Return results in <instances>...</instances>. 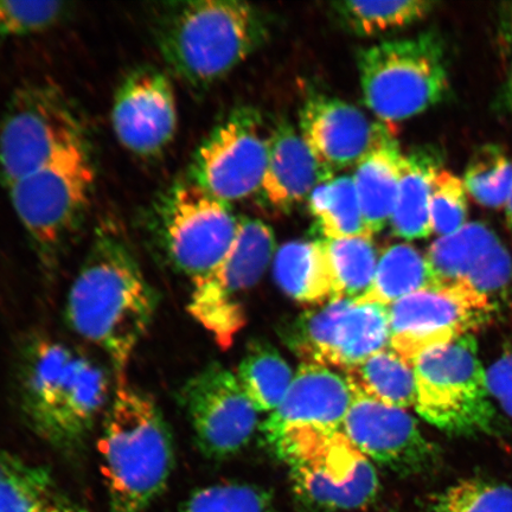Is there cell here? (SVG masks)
Returning <instances> with one entry per match:
<instances>
[{
    "mask_svg": "<svg viewBox=\"0 0 512 512\" xmlns=\"http://www.w3.org/2000/svg\"><path fill=\"white\" fill-rule=\"evenodd\" d=\"M158 296L124 234L105 223L70 287L67 319L83 339L104 351L118 382L156 315Z\"/></svg>",
    "mask_w": 512,
    "mask_h": 512,
    "instance_id": "obj_1",
    "label": "cell"
},
{
    "mask_svg": "<svg viewBox=\"0 0 512 512\" xmlns=\"http://www.w3.org/2000/svg\"><path fill=\"white\" fill-rule=\"evenodd\" d=\"M17 380L30 430L62 452H76L86 444L114 393L99 363L49 337H35L25 345Z\"/></svg>",
    "mask_w": 512,
    "mask_h": 512,
    "instance_id": "obj_2",
    "label": "cell"
},
{
    "mask_svg": "<svg viewBox=\"0 0 512 512\" xmlns=\"http://www.w3.org/2000/svg\"><path fill=\"white\" fill-rule=\"evenodd\" d=\"M155 38L171 72L202 88L220 81L270 36L264 11L240 0H190L164 5Z\"/></svg>",
    "mask_w": 512,
    "mask_h": 512,
    "instance_id": "obj_3",
    "label": "cell"
},
{
    "mask_svg": "<svg viewBox=\"0 0 512 512\" xmlns=\"http://www.w3.org/2000/svg\"><path fill=\"white\" fill-rule=\"evenodd\" d=\"M108 512H147L168 486L174 443L157 402L120 381L99 439Z\"/></svg>",
    "mask_w": 512,
    "mask_h": 512,
    "instance_id": "obj_4",
    "label": "cell"
},
{
    "mask_svg": "<svg viewBox=\"0 0 512 512\" xmlns=\"http://www.w3.org/2000/svg\"><path fill=\"white\" fill-rule=\"evenodd\" d=\"M357 66L364 102L387 125L430 110L450 89L444 44L433 32L374 44Z\"/></svg>",
    "mask_w": 512,
    "mask_h": 512,
    "instance_id": "obj_5",
    "label": "cell"
},
{
    "mask_svg": "<svg viewBox=\"0 0 512 512\" xmlns=\"http://www.w3.org/2000/svg\"><path fill=\"white\" fill-rule=\"evenodd\" d=\"M94 184L92 153L83 139L8 188L12 207L48 271L85 216Z\"/></svg>",
    "mask_w": 512,
    "mask_h": 512,
    "instance_id": "obj_6",
    "label": "cell"
},
{
    "mask_svg": "<svg viewBox=\"0 0 512 512\" xmlns=\"http://www.w3.org/2000/svg\"><path fill=\"white\" fill-rule=\"evenodd\" d=\"M413 368L414 407L422 418L450 434L495 432L497 414L473 335L426 352Z\"/></svg>",
    "mask_w": 512,
    "mask_h": 512,
    "instance_id": "obj_7",
    "label": "cell"
},
{
    "mask_svg": "<svg viewBox=\"0 0 512 512\" xmlns=\"http://www.w3.org/2000/svg\"><path fill=\"white\" fill-rule=\"evenodd\" d=\"M275 251L273 230L252 217H240L232 247L215 270L195 281L189 313L222 349L232 347L247 323L246 298L270 266Z\"/></svg>",
    "mask_w": 512,
    "mask_h": 512,
    "instance_id": "obj_8",
    "label": "cell"
},
{
    "mask_svg": "<svg viewBox=\"0 0 512 512\" xmlns=\"http://www.w3.org/2000/svg\"><path fill=\"white\" fill-rule=\"evenodd\" d=\"M86 138L67 96L50 85H30L12 96L0 126V177L10 188Z\"/></svg>",
    "mask_w": 512,
    "mask_h": 512,
    "instance_id": "obj_9",
    "label": "cell"
},
{
    "mask_svg": "<svg viewBox=\"0 0 512 512\" xmlns=\"http://www.w3.org/2000/svg\"><path fill=\"white\" fill-rule=\"evenodd\" d=\"M275 452L290 467L297 494L319 509H362L379 492L371 460L342 431L302 435L287 440Z\"/></svg>",
    "mask_w": 512,
    "mask_h": 512,
    "instance_id": "obj_10",
    "label": "cell"
},
{
    "mask_svg": "<svg viewBox=\"0 0 512 512\" xmlns=\"http://www.w3.org/2000/svg\"><path fill=\"white\" fill-rule=\"evenodd\" d=\"M239 220L228 203L190 179L166 191L158 206L165 252L192 283L215 270L226 256L238 233Z\"/></svg>",
    "mask_w": 512,
    "mask_h": 512,
    "instance_id": "obj_11",
    "label": "cell"
},
{
    "mask_svg": "<svg viewBox=\"0 0 512 512\" xmlns=\"http://www.w3.org/2000/svg\"><path fill=\"white\" fill-rule=\"evenodd\" d=\"M287 338L304 363L348 370L389 347L388 307L332 299L300 316Z\"/></svg>",
    "mask_w": 512,
    "mask_h": 512,
    "instance_id": "obj_12",
    "label": "cell"
},
{
    "mask_svg": "<svg viewBox=\"0 0 512 512\" xmlns=\"http://www.w3.org/2000/svg\"><path fill=\"white\" fill-rule=\"evenodd\" d=\"M498 307L462 287H431L388 307L389 347L411 364L435 348L472 335Z\"/></svg>",
    "mask_w": 512,
    "mask_h": 512,
    "instance_id": "obj_13",
    "label": "cell"
},
{
    "mask_svg": "<svg viewBox=\"0 0 512 512\" xmlns=\"http://www.w3.org/2000/svg\"><path fill=\"white\" fill-rule=\"evenodd\" d=\"M268 157V134L253 107L235 108L197 150L190 181L230 203L259 191Z\"/></svg>",
    "mask_w": 512,
    "mask_h": 512,
    "instance_id": "obj_14",
    "label": "cell"
},
{
    "mask_svg": "<svg viewBox=\"0 0 512 512\" xmlns=\"http://www.w3.org/2000/svg\"><path fill=\"white\" fill-rule=\"evenodd\" d=\"M181 399L204 456L227 459L252 440L259 412L232 370L211 364L184 384Z\"/></svg>",
    "mask_w": 512,
    "mask_h": 512,
    "instance_id": "obj_15",
    "label": "cell"
},
{
    "mask_svg": "<svg viewBox=\"0 0 512 512\" xmlns=\"http://www.w3.org/2000/svg\"><path fill=\"white\" fill-rule=\"evenodd\" d=\"M437 287H462L496 304L512 284V258L495 232L483 223H466L441 236L426 253Z\"/></svg>",
    "mask_w": 512,
    "mask_h": 512,
    "instance_id": "obj_16",
    "label": "cell"
},
{
    "mask_svg": "<svg viewBox=\"0 0 512 512\" xmlns=\"http://www.w3.org/2000/svg\"><path fill=\"white\" fill-rule=\"evenodd\" d=\"M174 87L153 67H140L126 76L115 93L112 125L121 145L133 155L159 156L177 131Z\"/></svg>",
    "mask_w": 512,
    "mask_h": 512,
    "instance_id": "obj_17",
    "label": "cell"
},
{
    "mask_svg": "<svg viewBox=\"0 0 512 512\" xmlns=\"http://www.w3.org/2000/svg\"><path fill=\"white\" fill-rule=\"evenodd\" d=\"M342 432L368 459L396 472L411 475L437 463V447L411 414L366 396L355 394Z\"/></svg>",
    "mask_w": 512,
    "mask_h": 512,
    "instance_id": "obj_18",
    "label": "cell"
},
{
    "mask_svg": "<svg viewBox=\"0 0 512 512\" xmlns=\"http://www.w3.org/2000/svg\"><path fill=\"white\" fill-rule=\"evenodd\" d=\"M345 377L319 364L299 367L283 402L262 427L270 446L294 434L341 432L354 401Z\"/></svg>",
    "mask_w": 512,
    "mask_h": 512,
    "instance_id": "obj_19",
    "label": "cell"
},
{
    "mask_svg": "<svg viewBox=\"0 0 512 512\" xmlns=\"http://www.w3.org/2000/svg\"><path fill=\"white\" fill-rule=\"evenodd\" d=\"M300 134L329 174L356 166L390 130L360 108L324 94L310 96L299 115Z\"/></svg>",
    "mask_w": 512,
    "mask_h": 512,
    "instance_id": "obj_20",
    "label": "cell"
},
{
    "mask_svg": "<svg viewBox=\"0 0 512 512\" xmlns=\"http://www.w3.org/2000/svg\"><path fill=\"white\" fill-rule=\"evenodd\" d=\"M332 176L318 163L302 134L286 119L268 134V157L261 192L270 206L287 211L309 200L317 185Z\"/></svg>",
    "mask_w": 512,
    "mask_h": 512,
    "instance_id": "obj_21",
    "label": "cell"
},
{
    "mask_svg": "<svg viewBox=\"0 0 512 512\" xmlns=\"http://www.w3.org/2000/svg\"><path fill=\"white\" fill-rule=\"evenodd\" d=\"M403 153L389 131L356 165L355 188L364 223L371 236L388 226L398 196Z\"/></svg>",
    "mask_w": 512,
    "mask_h": 512,
    "instance_id": "obj_22",
    "label": "cell"
},
{
    "mask_svg": "<svg viewBox=\"0 0 512 512\" xmlns=\"http://www.w3.org/2000/svg\"><path fill=\"white\" fill-rule=\"evenodd\" d=\"M441 170L439 152L416 149L401 162V177L390 228L403 240L426 239L432 232L430 200L434 177Z\"/></svg>",
    "mask_w": 512,
    "mask_h": 512,
    "instance_id": "obj_23",
    "label": "cell"
},
{
    "mask_svg": "<svg viewBox=\"0 0 512 512\" xmlns=\"http://www.w3.org/2000/svg\"><path fill=\"white\" fill-rule=\"evenodd\" d=\"M0 512H87L42 466L0 452Z\"/></svg>",
    "mask_w": 512,
    "mask_h": 512,
    "instance_id": "obj_24",
    "label": "cell"
},
{
    "mask_svg": "<svg viewBox=\"0 0 512 512\" xmlns=\"http://www.w3.org/2000/svg\"><path fill=\"white\" fill-rule=\"evenodd\" d=\"M274 277L281 290L298 303L320 306L335 299L323 241H291L274 260Z\"/></svg>",
    "mask_w": 512,
    "mask_h": 512,
    "instance_id": "obj_25",
    "label": "cell"
},
{
    "mask_svg": "<svg viewBox=\"0 0 512 512\" xmlns=\"http://www.w3.org/2000/svg\"><path fill=\"white\" fill-rule=\"evenodd\" d=\"M352 392L396 408L415 406L414 368L388 347L345 370Z\"/></svg>",
    "mask_w": 512,
    "mask_h": 512,
    "instance_id": "obj_26",
    "label": "cell"
},
{
    "mask_svg": "<svg viewBox=\"0 0 512 512\" xmlns=\"http://www.w3.org/2000/svg\"><path fill=\"white\" fill-rule=\"evenodd\" d=\"M437 287L426 255L408 243L380 251L373 285L360 302L389 307L415 292Z\"/></svg>",
    "mask_w": 512,
    "mask_h": 512,
    "instance_id": "obj_27",
    "label": "cell"
},
{
    "mask_svg": "<svg viewBox=\"0 0 512 512\" xmlns=\"http://www.w3.org/2000/svg\"><path fill=\"white\" fill-rule=\"evenodd\" d=\"M307 202L324 239L371 236L352 176L335 175L325 179L311 192Z\"/></svg>",
    "mask_w": 512,
    "mask_h": 512,
    "instance_id": "obj_28",
    "label": "cell"
},
{
    "mask_svg": "<svg viewBox=\"0 0 512 512\" xmlns=\"http://www.w3.org/2000/svg\"><path fill=\"white\" fill-rule=\"evenodd\" d=\"M236 376L258 412H274L294 380L293 371L277 350L267 343H253Z\"/></svg>",
    "mask_w": 512,
    "mask_h": 512,
    "instance_id": "obj_29",
    "label": "cell"
},
{
    "mask_svg": "<svg viewBox=\"0 0 512 512\" xmlns=\"http://www.w3.org/2000/svg\"><path fill=\"white\" fill-rule=\"evenodd\" d=\"M335 299H361L370 290L375 278L380 251L374 236H352L344 239H324Z\"/></svg>",
    "mask_w": 512,
    "mask_h": 512,
    "instance_id": "obj_30",
    "label": "cell"
},
{
    "mask_svg": "<svg viewBox=\"0 0 512 512\" xmlns=\"http://www.w3.org/2000/svg\"><path fill=\"white\" fill-rule=\"evenodd\" d=\"M435 3L425 0L399 2H337L331 8L352 34L374 37L411 27L433 11Z\"/></svg>",
    "mask_w": 512,
    "mask_h": 512,
    "instance_id": "obj_31",
    "label": "cell"
},
{
    "mask_svg": "<svg viewBox=\"0 0 512 512\" xmlns=\"http://www.w3.org/2000/svg\"><path fill=\"white\" fill-rule=\"evenodd\" d=\"M463 182L480 206L504 208L512 189V160L501 146L482 145L467 163Z\"/></svg>",
    "mask_w": 512,
    "mask_h": 512,
    "instance_id": "obj_32",
    "label": "cell"
},
{
    "mask_svg": "<svg viewBox=\"0 0 512 512\" xmlns=\"http://www.w3.org/2000/svg\"><path fill=\"white\" fill-rule=\"evenodd\" d=\"M433 512H512V488L490 479H465L437 499Z\"/></svg>",
    "mask_w": 512,
    "mask_h": 512,
    "instance_id": "obj_33",
    "label": "cell"
},
{
    "mask_svg": "<svg viewBox=\"0 0 512 512\" xmlns=\"http://www.w3.org/2000/svg\"><path fill=\"white\" fill-rule=\"evenodd\" d=\"M181 512H273V504L258 486L219 484L196 491Z\"/></svg>",
    "mask_w": 512,
    "mask_h": 512,
    "instance_id": "obj_34",
    "label": "cell"
},
{
    "mask_svg": "<svg viewBox=\"0 0 512 512\" xmlns=\"http://www.w3.org/2000/svg\"><path fill=\"white\" fill-rule=\"evenodd\" d=\"M463 178L441 169L434 177L430 200L432 232L441 236L458 232L467 223L469 196Z\"/></svg>",
    "mask_w": 512,
    "mask_h": 512,
    "instance_id": "obj_35",
    "label": "cell"
},
{
    "mask_svg": "<svg viewBox=\"0 0 512 512\" xmlns=\"http://www.w3.org/2000/svg\"><path fill=\"white\" fill-rule=\"evenodd\" d=\"M64 12L61 2L0 0V38L23 37L47 30Z\"/></svg>",
    "mask_w": 512,
    "mask_h": 512,
    "instance_id": "obj_36",
    "label": "cell"
},
{
    "mask_svg": "<svg viewBox=\"0 0 512 512\" xmlns=\"http://www.w3.org/2000/svg\"><path fill=\"white\" fill-rule=\"evenodd\" d=\"M486 383L491 396L512 416V352L499 358L486 371Z\"/></svg>",
    "mask_w": 512,
    "mask_h": 512,
    "instance_id": "obj_37",
    "label": "cell"
},
{
    "mask_svg": "<svg viewBox=\"0 0 512 512\" xmlns=\"http://www.w3.org/2000/svg\"><path fill=\"white\" fill-rule=\"evenodd\" d=\"M497 29L499 41L512 53V3H504L499 8Z\"/></svg>",
    "mask_w": 512,
    "mask_h": 512,
    "instance_id": "obj_38",
    "label": "cell"
},
{
    "mask_svg": "<svg viewBox=\"0 0 512 512\" xmlns=\"http://www.w3.org/2000/svg\"><path fill=\"white\" fill-rule=\"evenodd\" d=\"M496 107L499 112L512 118V64L508 78L497 96Z\"/></svg>",
    "mask_w": 512,
    "mask_h": 512,
    "instance_id": "obj_39",
    "label": "cell"
},
{
    "mask_svg": "<svg viewBox=\"0 0 512 512\" xmlns=\"http://www.w3.org/2000/svg\"><path fill=\"white\" fill-rule=\"evenodd\" d=\"M503 209L505 211V219H507L508 226L512 230V189Z\"/></svg>",
    "mask_w": 512,
    "mask_h": 512,
    "instance_id": "obj_40",
    "label": "cell"
}]
</instances>
